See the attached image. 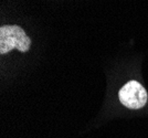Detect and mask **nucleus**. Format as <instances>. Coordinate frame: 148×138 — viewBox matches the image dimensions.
<instances>
[{"instance_id": "f257e3e1", "label": "nucleus", "mask_w": 148, "mask_h": 138, "mask_svg": "<svg viewBox=\"0 0 148 138\" xmlns=\"http://www.w3.org/2000/svg\"><path fill=\"white\" fill-rule=\"evenodd\" d=\"M31 41L22 28L18 25H2L0 28V53L6 54L13 49L27 52Z\"/></svg>"}, {"instance_id": "f03ea898", "label": "nucleus", "mask_w": 148, "mask_h": 138, "mask_svg": "<svg viewBox=\"0 0 148 138\" xmlns=\"http://www.w3.org/2000/svg\"><path fill=\"white\" fill-rule=\"evenodd\" d=\"M119 100L124 106L130 109H139L146 105L148 94L140 83L130 81L119 89Z\"/></svg>"}]
</instances>
